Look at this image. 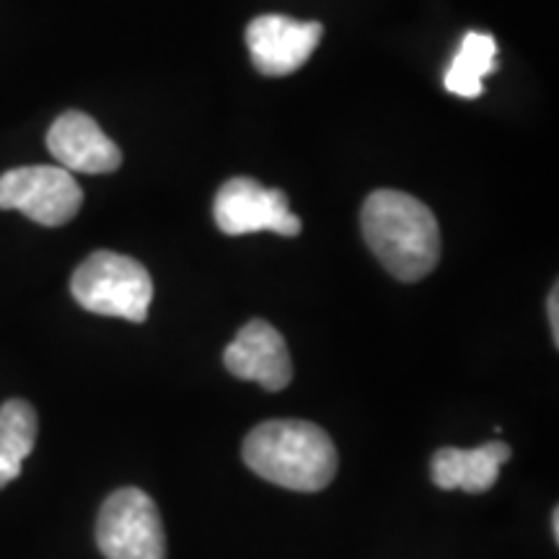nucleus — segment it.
<instances>
[{"label":"nucleus","instance_id":"f257e3e1","mask_svg":"<svg viewBox=\"0 0 559 559\" xmlns=\"http://www.w3.org/2000/svg\"><path fill=\"white\" fill-rule=\"evenodd\" d=\"M360 223L370 251L402 283H417L438 267V221L432 210L412 194L373 192L362 205Z\"/></svg>","mask_w":559,"mask_h":559},{"label":"nucleus","instance_id":"f03ea898","mask_svg":"<svg viewBox=\"0 0 559 559\" xmlns=\"http://www.w3.org/2000/svg\"><path fill=\"white\" fill-rule=\"evenodd\" d=\"M243 464L257 477L296 492H321L337 477L332 438L304 419H270L243 440Z\"/></svg>","mask_w":559,"mask_h":559},{"label":"nucleus","instance_id":"7ed1b4c3","mask_svg":"<svg viewBox=\"0 0 559 559\" xmlns=\"http://www.w3.org/2000/svg\"><path fill=\"white\" fill-rule=\"evenodd\" d=\"M70 293L91 313L143 324L151 311L153 280L148 270L132 257L117 251H94L73 272Z\"/></svg>","mask_w":559,"mask_h":559},{"label":"nucleus","instance_id":"20e7f679","mask_svg":"<svg viewBox=\"0 0 559 559\" xmlns=\"http://www.w3.org/2000/svg\"><path fill=\"white\" fill-rule=\"evenodd\" d=\"M96 544L107 559H166L160 513L138 487L111 492L96 521Z\"/></svg>","mask_w":559,"mask_h":559},{"label":"nucleus","instance_id":"39448f33","mask_svg":"<svg viewBox=\"0 0 559 559\" xmlns=\"http://www.w3.org/2000/svg\"><path fill=\"white\" fill-rule=\"evenodd\" d=\"M81 205L79 181L62 166H21L0 177V210H19L39 226H66Z\"/></svg>","mask_w":559,"mask_h":559},{"label":"nucleus","instance_id":"423d86ee","mask_svg":"<svg viewBox=\"0 0 559 559\" xmlns=\"http://www.w3.org/2000/svg\"><path fill=\"white\" fill-rule=\"evenodd\" d=\"M215 223L226 236H247L272 230L280 236H298L304 223L290 213L288 198L280 190H267L260 181L228 179L215 194Z\"/></svg>","mask_w":559,"mask_h":559},{"label":"nucleus","instance_id":"0eeeda50","mask_svg":"<svg viewBox=\"0 0 559 559\" xmlns=\"http://www.w3.org/2000/svg\"><path fill=\"white\" fill-rule=\"evenodd\" d=\"M321 37H324V26L319 21H298L280 16V13L257 16L247 26L251 62L267 79H285L304 68Z\"/></svg>","mask_w":559,"mask_h":559},{"label":"nucleus","instance_id":"6e6552de","mask_svg":"<svg viewBox=\"0 0 559 559\" xmlns=\"http://www.w3.org/2000/svg\"><path fill=\"white\" fill-rule=\"evenodd\" d=\"M223 366L241 381L260 383L264 391H283L293 381V360L283 334L264 319L243 324L223 353Z\"/></svg>","mask_w":559,"mask_h":559},{"label":"nucleus","instance_id":"1a4fd4ad","mask_svg":"<svg viewBox=\"0 0 559 559\" xmlns=\"http://www.w3.org/2000/svg\"><path fill=\"white\" fill-rule=\"evenodd\" d=\"M47 148L62 169L81 174H109L122 164V153L115 140L83 111H66L47 132Z\"/></svg>","mask_w":559,"mask_h":559},{"label":"nucleus","instance_id":"9d476101","mask_svg":"<svg viewBox=\"0 0 559 559\" xmlns=\"http://www.w3.org/2000/svg\"><path fill=\"white\" fill-rule=\"evenodd\" d=\"M513 451L502 440H489L477 449H440L432 456L430 474L440 489H464L469 495H485L500 477V466L508 464Z\"/></svg>","mask_w":559,"mask_h":559},{"label":"nucleus","instance_id":"9b49d317","mask_svg":"<svg viewBox=\"0 0 559 559\" xmlns=\"http://www.w3.org/2000/svg\"><path fill=\"white\" fill-rule=\"evenodd\" d=\"M498 70V41L492 34L469 32L461 39V47L453 58L451 68L445 70L443 86L461 99H477L481 96V79Z\"/></svg>","mask_w":559,"mask_h":559},{"label":"nucleus","instance_id":"f8f14e48","mask_svg":"<svg viewBox=\"0 0 559 559\" xmlns=\"http://www.w3.org/2000/svg\"><path fill=\"white\" fill-rule=\"evenodd\" d=\"M34 443H37V412L29 402L9 400L0 407V453L24 464L34 451Z\"/></svg>","mask_w":559,"mask_h":559},{"label":"nucleus","instance_id":"ddd939ff","mask_svg":"<svg viewBox=\"0 0 559 559\" xmlns=\"http://www.w3.org/2000/svg\"><path fill=\"white\" fill-rule=\"evenodd\" d=\"M19 474H21L19 461H13V459L3 456V453H0V489H3L5 485H11V481L16 479Z\"/></svg>","mask_w":559,"mask_h":559},{"label":"nucleus","instance_id":"4468645a","mask_svg":"<svg viewBox=\"0 0 559 559\" xmlns=\"http://www.w3.org/2000/svg\"><path fill=\"white\" fill-rule=\"evenodd\" d=\"M559 290L555 288L549 293V300H547V309H549V321H551V337H555V345H559Z\"/></svg>","mask_w":559,"mask_h":559},{"label":"nucleus","instance_id":"2eb2a0df","mask_svg":"<svg viewBox=\"0 0 559 559\" xmlns=\"http://www.w3.org/2000/svg\"><path fill=\"white\" fill-rule=\"evenodd\" d=\"M551 531H555V542H559V510L555 508V513H551Z\"/></svg>","mask_w":559,"mask_h":559}]
</instances>
